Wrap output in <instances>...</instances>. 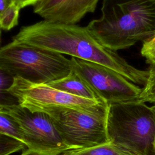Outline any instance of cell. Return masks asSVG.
Here are the masks:
<instances>
[{
	"instance_id": "1",
	"label": "cell",
	"mask_w": 155,
	"mask_h": 155,
	"mask_svg": "<svg viewBox=\"0 0 155 155\" xmlns=\"http://www.w3.org/2000/svg\"><path fill=\"white\" fill-rule=\"evenodd\" d=\"M12 41L105 66L137 85L143 86L148 78V70L134 67L102 45L87 27L44 20L22 27Z\"/></svg>"
},
{
	"instance_id": "2",
	"label": "cell",
	"mask_w": 155,
	"mask_h": 155,
	"mask_svg": "<svg viewBox=\"0 0 155 155\" xmlns=\"http://www.w3.org/2000/svg\"><path fill=\"white\" fill-rule=\"evenodd\" d=\"M101 13L87 28L113 51L130 48L155 33V0H103Z\"/></svg>"
},
{
	"instance_id": "3",
	"label": "cell",
	"mask_w": 155,
	"mask_h": 155,
	"mask_svg": "<svg viewBox=\"0 0 155 155\" xmlns=\"http://www.w3.org/2000/svg\"><path fill=\"white\" fill-rule=\"evenodd\" d=\"M110 141L137 155H155V125L151 107L140 101L110 104Z\"/></svg>"
},
{
	"instance_id": "4",
	"label": "cell",
	"mask_w": 155,
	"mask_h": 155,
	"mask_svg": "<svg viewBox=\"0 0 155 155\" xmlns=\"http://www.w3.org/2000/svg\"><path fill=\"white\" fill-rule=\"evenodd\" d=\"M0 68L39 84H48L72 71L70 59L63 54L14 41L0 47Z\"/></svg>"
},
{
	"instance_id": "5",
	"label": "cell",
	"mask_w": 155,
	"mask_h": 155,
	"mask_svg": "<svg viewBox=\"0 0 155 155\" xmlns=\"http://www.w3.org/2000/svg\"><path fill=\"white\" fill-rule=\"evenodd\" d=\"M109 105L104 102L88 111L54 108L44 111L70 150L110 142L107 131Z\"/></svg>"
},
{
	"instance_id": "6",
	"label": "cell",
	"mask_w": 155,
	"mask_h": 155,
	"mask_svg": "<svg viewBox=\"0 0 155 155\" xmlns=\"http://www.w3.org/2000/svg\"><path fill=\"white\" fill-rule=\"evenodd\" d=\"M8 91L18 99L21 107L32 113L54 108L88 111L105 102L72 95L47 84L35 83L19 77H15Z\"/></svg>"
},
{
	"instance_id": "7",
	"label": "cell",
	"mask_w": 155,
	"mask_h": 155,
	"mask_svg": "<svg viewBox=\"0 0 155 155\" xmlns=\"http://www.w3.org/2000/svg\"><path fill=\"white\" fill-rule=\"evenodd\" d=\"M0 111L18 124L29 151L38 155H60L70 150L46 114L32 113L19 104L1 107Z\"/></svg>"
},
{
	"instance_id": "8",
	"label": "cell",
	"mask_w": 155,
	"mask_h": 155,
	"mask_svg": "<svg viewBox=\"0 0 155 155\" xmlns=\"http://www.w3.org/2000/svg\"><path fill=\"white\" fill-rule=\"evenodd\" d=\"M72 71L80 76L108 105L137 101L142 88L120 73L91 62L70 58Z\"/></svg>"
},
{
	"instance_id": "9",
	"label": "cell",
	"mask_w": 155,
	"mask_h": 155,
	"mask_svg": "<svg viewBox=\"0 0 155 155\" xmlns=\"http://www.w3.org/2000/svg\"><path fill=\"white\" fill-rule=\"evenodd\" d=\"M99 1L39 0L33 12L45 21L76 24L87 13L94 12Z\"/></svg>"
},
{
	"instance_id": "10",
	"label": "cell",
	"mask_w": 155,
	"mask_h": 155,
	"mask_svg": "<svg viewBox=\"0 0 155 155\" xmlns=\"http://www.w3.org/2000/svg\"><path fill=\"white\" fill-rule=\"evenodd\" d=\"M47 84L76 96L91 99H101L90 86L73 71L67 76Z\"/></svg>"
},
{
	"instance_id": "11",
	"label": "cell",
	"mask_w": 155,
	"mask_h": 155,
	"mask_svg": "<svg viewBox=\"0 0 155 155\" xmlns=\"http://www.w3.org/2000/svg\"><path fill=\"white\" fill-rule=\"evenodd\" d=\"M60 155H137L111 141L93 147L67 151Z\"/></svg>"
},
{
	"instance_id": "12",
	"label": "cell",
	"mask_w": 155,
	"mask_h": 155,
	"mask_svg": "<svg viewBox=\"0 0 155 155\" xmlns=\"http://www.w3.org/2000/svg\"><path fill=\"white\" fill-rule=\"evenodd\" d=\"M14 78L11 73L0 68V108L19 104L18 99L8 91Z\"/></svg>"
},
{
	"instance_id": "13",
	"label": "cell",
	"mask_w": 155,
	"mask_h": 155,
	"mask_svg": "<svg viewBox=\"0 0 155 155\" xmlns=\"http://www.w3.org/2000/svg\"><path fill=\"white\" fill-rule=\"evenodd\" d=\"M0 134L9 136L24 143L23 134L18 124L10 116L1 111Z\"/></svg>"
},
{
	"instance_id": "14",
	"label": "cell",
	"mask_w": 155,
	"mask_h": 155,
	"mask_svg": "<svg viewBox=\"0 0 155 155\" xmlns=\"http://www.w3.org/2000/svg\"><path fill=\"white\" fill-rule=\"evenodd\" d=\"M148 78L142 87V91L138 101L155 105V65H151L148 70Z\"/></svg>"
},
{
	"instance_id": "15",
	"label": "cell",
	"mask_w": 155,
	"mask_h": 155,
	"mask_svg": "<svg viewBox=\"0 0 155 155\" xmlns=\"http://www.w3.org/2000/svg\"><path fill=\"white\" fill-rule=\"evenodd\" d=\"M25 147L22 142L0 134V155H12L22 151Z\"/></svg>"
},
{
	"instance_id": "16",
	"label": "cell",
	"mask_w": 155,
	"mask_h": 155,
	"mask_svg": "<svg viewBox=\"0 0 155 155\" xmlns=\"http://www.w3.org/2000/svg\"><path fill=\"white\" fill-rule=\"evenodd\" d=\"M20 10L15 4L8 7L0 19V29L7 31L17 25Z\"/></svg>"
},
{
	"instance_id": "17",
	"label": "cell",
	"mask_w": 155,
	"mask_h": 155,
	"mask_svg": "<svg viewBox=\"0 0 155 155\" xmlns=\"http://www.w3.org/2000/svg\"><path fill=\"white\" fill-rule=\"evenodd\" d=\"M155 48V33L150 38L143 42L140 53L150 50Z\"/></svg>"
},
{
	"instance_id": "18",
	"label": "cell",
	"mask_w": 155,
	"mask_h": 155,
	"mask_svg": "<svg viewBox=\"0 0 155 155\" xmlns=\"http://www.w3.org/2000/svg\"><path fill=\"white\" fill-rule=\"evenodd\" d=\"M141 54L146 59V61L148 64L150 65H155V48L141 53Z\"/></svg>"
},
{
	"instance_id": "19",
	"label": "cell",
	"mask_w": 155,
	"mask_h": 155,
	"mask_svg": "<svg viewBox=\"0 0 155 155\" xmlns=\"http://www.w3.org/2000/svg\"><path fill=\"white\" fill-rule=\"evenodd\" d=\"M39 0H15V3L20 9H21L27 6H33Z\"/></svg>"
},
{
	"instance_id": "20",
	"label": "cell",
	"mask_w": 155,
	"mask_h": 155,
	"mask_svg": "<svg viewBox=\"0 0 155 155\" xmlns=\"http://www.w3.org/2000/svg\"><path fill=\"white\" fill-rule=\"evenodd\" d=\"M14 4L15 0H0V19L5 10Z\"/></svg>"
},
{
	"instance_id": "21",
	"label": "cell",
	"mask_w": 155,
	"mask_h": 155,
	"mask_svg": "<svg viewBox=\"0 0 155 155\" xmlns=\"http://www.w3.org/2000/svg\"><path fill=\"white\" fill-rule=\"evenodd\" d=\"M20 155H38V154H35V153H32V152H30V151H29L27 148H26V149L25 148V149L22 151V153H21V154Z\"/></svg>"
},
{
	"instance_id": "22",
	"label": "cell",
	"mask_w": 155,
	"mask_h": 155,
	"mask_svg": "<svg viewBox=\"0 0 155 155\" xmlns=\"http://www.w3.org/2000/svg\"><path fill=\"white\" fill-rule=\"evenodd\" d=\"M151 109L153 117V119H154V125H155V105H153L152 106H151Z\"/></svg>"
},
{
	"instance_id": "23",
	"label": "cell",
	"mask_w": 155,
	"mask_h": 155,
	"mask_svg": "<svg viewBox=\"0 0 155 155\" xmlns=\"http://www.w3.org/2000/svg\"><path fill=\"white\" fill-rule=\"evenodd\" d=\"M1 41H2V32L0 29V47H1Z\"/></svg>"
}]
</instances>
